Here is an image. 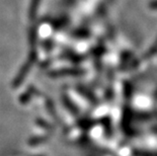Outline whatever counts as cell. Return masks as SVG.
<instances>
[{
    "mask_svg": "<svg viewBox=\"0 0 157 156\" xmlns=\"http://www.w3.org/2000/svg\"><path fill=\"white\" fill-rule=\"evenodd\" d=\"M42 0H32L31 5H29V19H35L38 13V9L41 5Z\"/></svg>",
    "mask_w": 157,
    "mask_h": 156,
    "instance_id": "1",
    "label": "cell"
}]
</instances>
